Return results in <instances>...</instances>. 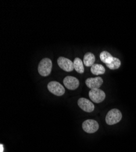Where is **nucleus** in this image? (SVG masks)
I'll use <instances>...</instances> for the list:
<instances>
[{
	"label": "nucleus",
	"instance_id": "nucleus-3",
	"mask_svg": "<svg viewBox=\"0 0 136 152\" xmlns=\"http://www.w3.org/2000/svg\"><path fill=\"white\" fill-rule=\"evenodd\" d=\"M47 88L48 90L52 94L57 96H61L65 93L64 87L62 85L56 81H51L49 82L47 85Z\"/></svg>",
	"mask_w": 136,
	"mask_h": 152
},
{
	"label": "nucleus",
	"instance_id": "nucleus-11",
	"mask_svg": "<svg viewBox=\"0 0 136 152\" xmlns=\"http://www.w3.org/2000/svg\"><path fill=\"white\" fill-rule=\"evenodd\" d=\"M74 65V69L76 70V71L79 74H82L84 72V68L83 65V62L82 60L78 58H75V60L73 61Z\"/></svg>",
	"mask_w": 136,
	"mask_h": 152
},
{
	"label": "nucleus",
	"instance_id": "nucleus-1",
	"mask_svg": "<svg viewBox=\"0 0 136 152\" xmlns=\"http://www.w3.org/2000/svg\"><path fill=\"white\" fill-rule=\"evenodd\" d=\"M52 61L50 59L48 58H43L40 61L38 66L39 73L43 77H46L50 74L52 70Z\"/></svg>",
	"mask_w": 136,
	"mask_h": 152
},
{
	"label": "nucleus",
	"instance_id": "nucleus-4",
	"mask_svg": "<svg viewBox=\"0 0 136 152\" xmlns=\"http://www.w3.org/2000/svg\"><path fill=\"white\" fill-rule=\"evenodd\" d=\"M90 99L93 102L99 104L102 102L106 98L105 93L100 89L90 90L89 93Z\"/></svg>",
	"mask_w": 136,
	"mask_h": 152
},
{
	"label": "nucleus",
	"instance_id": "nucleus-12",
	"mask_svg": "<svg viewBox=\"0 0 136 152\" xmlns=\"http://www.w3.org/2000/svg\"><path fill=\"white\" fill-rule=\"evenodd\" d=\"M100 59L101 60L106 63V65L107 64H110V63L112 62L114 60V57L111 55L109 53L107 52V51H103L100 54Z\"/></svg>",
	"mask_w": 136,
	"mask_h": 152
},
{
	"label": "nucleus",
	"instance_id": "nucleus-14",
	"mask_svg": "<svg viewBox=\"0 0 136 152\" xmlns=\"http://www.w3.org/2000/svg\"><path fill=\"white\" fill-rule=\"evenodd\" d=\"M107 67L110 69H117L121 66V61L117 57H114L113 61L110 64L106 65Z\"/></svg>",
	"mask_w": 136,
	"mask_h": 152
},
{
	"label": "nucleus",
	"instance_id": "nucleus-15",
	"mask_svg": "<svg viewBox=\"0 0 136 152\" xmlns=\"http://www.w3.org/2000/svg\"><path fill=\"white\" fill-rule=\"evenodd\" d=\"M4 151V146L2 144H0V152H3Z\"/></svg>",
	"mask_w": 136,
	"mask_h": 152
},
{
	"label": "nucleus",
	"instance_id": "nucleus-9",
	"mask_svg": "<svg viewBox=\"0 0 136 152\" xmlns=\"http://www.w3.org/2000/svg\"><path fill=\"white\" fill-rule=\"evenodd\" d=\"M103 83V80L100 77H96L95 78H89L86 79L85 84L87 87L90 88L91 90L99 89L101 87Z\"/></svg>",
	"mask_w": 136,
	"mask_h": 152
},
{
	"label": "nucleus",
	"instance_id": "nucleus-2",
	"mask_svg": "<svg viewBox=\"0 0 136 152\" xmlns=\"http://www.w3.org/2000/svg\"><path fill=\"white\" fill-rule=\"evenodd\" d=\"M122 118L121 111L116 108L110 110L106 116V122L109 125H112L119 122Z\"/></svg>",
	"mask_w": 136,
	"mask_h": 152
},
{
	"label": "nucleus",
	"instance_id": "nucleus-5",
	"mask_svg": "<svg viewBox=\"0 0 136 152\" xmlns=\"http://www.w3.org/2000/svg\"><path fill=\"white\" fill-rule=\"evenodd\" d=\"M99 129L98 123L93 119H88L82 123V129L87 133H95Z\"/></svg>",
	"mask_w": 136,
	"mask_h": 152
},
{
	"label": "nucleus",
	"instance_id": "nucleus-13",
	"mask_svg": "<svg viewBox=\"0 0 136 152\" xmlns=\"http://www.w3.org/2000/svg\"><path fill=\"white\" fill-rule=\"evenodd\" d=\"M92 73L94 75H100L103 74L105 72L104 67L100 64H93L91 66L90 69Z\"/></svg>",
	"mask_w": 136,
	"mask_h": 152
},
{
	"label": "nucleus",
	"instance_id": "nucleus-8",
	"mask_svg": "<svg viewBox=\"0 0 136 152\" xmlns=\"http://www.w3.org/2000/svg\"><path fill=\"white\" fill-rule=\"evenodd\" d=\"M78 105L83 111L87 113H91L95 109L93 103L90 100L85 98H80L78 101Z\"/></svg>",
	"mask_w": 136,
	"mask_h": 152
},
{
	"label": "nucleus",
	"instance_id": "nucleus-10",
	"mask_svg": "<svg viewBox=\"0 0 136 152\" xmlns=\"http://www.w3.org/2000/svg\"><path fill=\"white\" fill-rule=\"evenodd\" d=\"M95 57L92 53H87L84 57L83 62L86 66H92L95 63Z\"/></svg>",
	"mask_w": 136,
	"mask_h": 152
},
{
	"label": "nucleus",
	"instance_id": "nucleus-6",
	"mask_svg": "<svg viewBox=\"0 0 136 152\" xmlns=\"http://www.w3.org/2000/svg\"><path fill=\"white\" fill-rule=\"evenodd\" d=\"M57 64L62 69L67 72H71L75 69H74L73 62L64 57H60L57 59Z\"/></svg>",
	"mask_w": 136,
	"mask_h": 152
},
{
	"label": "nucleus",
	"instance_id": "nucleus-7",
	"mask_svg": "<svg viewBox=\"0 0 136 152\" xmlns=\"http://www.w3.org/2000/svg\"><path fill=\"white\" fill-rule=\"evenodd\" d=\"M63 82L65 86L70 90H75L77 89L79 85L78 79L73 76H67L64 79Z\"/></svg>",
	"mask_w": 136,
	"mask_h": 152
}]
</instances>
